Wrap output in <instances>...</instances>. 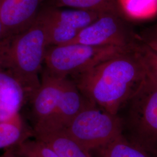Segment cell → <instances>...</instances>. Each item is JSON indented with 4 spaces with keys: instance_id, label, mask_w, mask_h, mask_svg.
<instances>
[{
    "instance_id": "obj_14",
    "label": "cell",
    "mask_w": 157,
    "mask_h": 157,
    "mask_svg": "<svg viewBox=\"0 0 157 157\" xmlns=\"http://www.w3.org/2000/svg\"><path fill=\"white\" fill-rule=\"evenodd\" d=\"M93 151L96 152L97 157H157L130 141L123 134Z\"/></svg>"
},
{
    "instance_id": "obj_3",
    "label": "cell",
    "mask_w": 157,
    "mask_h": 157,
    "mask_svg": "<svg viewBox=\"0 0 157 157\" xmlns=\"http://www.w3.org/2000/svg\"><path fill=\"white\" fill-rule=\"evenodd\" d=\"M126 105H128L126 116L122 118L126 133L124 136L157 157V81L147 72L140 86Z\"/></svg>"
},
{
    "instance_id": "obj_18",
    "label": "cell",
    "mask_w": 157,
    "mask_h": 157,
    "mask_svg": "<svg viewBox=\"0 0 157 157\" xmlns=\"http://www.w3.org/2000/svg\"><path fill=\"white\" fill-rule=\"evenodd\" d=\"M144 65L147 72L157 82V52L143 43L140 39L135 47Z\"/></svg>"
},
{
    "instance_id": "obj_15",
    "label": "cell",
    "mask_w": 157,
    "mask_h": 157,
    "mask_svg": "<svg viewBox=\"0 0 157 157\" xmlns=\"http://www.w3.org/2000/svg\"><path fill=\"white\" fill-rule=\"evenodd\" d=\"M119 10L128 20L144 21L157 15V0H117Z\"/></svg>"
},
{
    "instance_id": "obj_13",
    "label": "cell",
    "mask_w": 157,
    "mask_h": 157,
    "mask_svg": "<svg viewBox=\"0 0 157 157\" xmlns=\"http://www.w3.org/2000/svg\"><path fill=\"white\" fill-rule=\"evenodd\" d=\"M31 137H33V128L26 124L19 114L0 122V149L13 148Z\"/></svg>"
},
{
    "instance_id": "obj_6",
    "label": "cell",
    "mask_w": 157,
    "mask_h": 157,
    "mask_svg": "<svg viewBox=\"0 0 157 157\" xmlns=\"http://www.w3.org/2000/svg\"><path fill=\"white\" fill-rule=\"evenodd\" d=\"M139 41L138 34L121 13L107 12L82 30L70 43L133 49Z\"/></svg>"
},
{
    "instance_id": "obj_12",
    "label": "cell",
    "mask_w": 157,
    "mask_h": 157,
    "mask_svg": "<svg viewBox=\"0 0 157 157\" xmlns=\"http://www.w3.org/2000/svg\"><path fill=\"white\" fill-rule=\"evenodd\" d=\"M30 98L22 85L10 73L0 67V122L11 119Z\"/></svg>"
},
{
    "instance_id": "obj_20",
    "label": "cell",
    "mask_w": 157,
    "mask_h": 157,
    "mask_svg": "<svg viewBox=\"0 0 157 157\" xmlns=\"http://www.w3.org/2000/svg\"><path fill=\"white\" fill-rule=\"evenodd\" d=\"M9 40L10 39H8L4 27L0 21V44L4 46L6 43L8 42Z\"/></svg>"
},
{
    "instance_id": "obj_17",
    "label": "cell",
    "mask_w": 157,
    "mask_h": 157,
    "mask_svg": "<svg viewBox=\"0 0 157 157\" xmlns=\"http://www.w3.org/2000/svg\"><path fill=\"white\" fill-rule=\"evenodd\" d=\"M22 157H59L43 141L29 139L12 148Z\"/></svg>"
},
{
    "instance_id": "obj_21",
    "label": "cell",
    "mask_w": 157,
    "mask_h": 157,
    "mask_svg": "<svg viewBox=\"0 0 157 157\" xmlns=\"http://www.w3.org/2000/svg\"><path fill=\"white\" fill-rule=\"evenodd\" d=\"M0 157H22L12 149V148L6 150L5 152L0 155Z\"/></svg>"
},
{
    "instance_id": "obj_9",
    "label": "cell",
    "mask_w": 157,
    "mask_h": 157,
    "mask_svg": "<svg viewBox=\"0 0 157 157\" xmlns=\"http://www.w3.org/2000/svg\"><path fill=\"white\" fill-rule=\"evenodd\" d=\"M33 132L34 138L49 146L59 157H93L91 152L68 135L63 127L40 122L33 124Z\"/></svg>"
},
{
    "instance_id": "obj_8",
    "label": "cell",
    "mask_w": 157,
    "mask_h": 157,
    "mask_svg": "<svg viewBox=\"0 0 157 157\" xmlns=\"http://www.w3.org/2000/svg\"><path fill=\"white\" fill-rule=\"evenodd\" d=\"M44 0H0V21L9 39L28 28Z\"/></svg>"
},
{
    "instance_id": "obj_4",
    "label": "cell",
    "mask_w": 157,
    "mask_h": 157,
    "mask_svg": "<svg viewBox=\"0 0 157 157\" xmlns=\"http://www.w3.org/2000/svg\"><path fill=\"white\" fill-rule=\"evenodd\" d=\"M133 49L79 43L49 45L45 52L44 71L58 78L72 77L113 56Z\"/></svg>"
},
{
    "instance_id": "obj_16",
    "label": "cell",
    "mask_w": 157,
    "mask_h": 157,
    "mask_svg": "<svg viewBox=\"0 0 157 157\" xmlns=\"http://www.w3.org/2000/svg\"><path fill=\"white\" fill-rule=\"evenodd\" d=\"M51 1L50 4L58 8L66 7L72 9L88 10L100 13L107 12L121 13L117 0H51Z\"/></svg>"
},
{
    "instance_id": "obj_22",
    "label": "cell",
    "mask_w": 157,
    "mask_h": 157,
    "mask_svg": "<svg viewBox=\"0 0 157 157\" xmlns=\"http://www.w3.org/2000/svg\"><path fill=\"white\" fill-rule=\"evenodd\" d=\"M2 52H3V47L2 45L0 44V56L2 54Z\"/></svg>"
},
{
    "instance_id": "obj_10",
    "label": "cell",
    "mask_w": 157,
    "mask_h": 157,
    "mask_svg": "<svg viewBox=\"0 0 157 157\" xmlns=\"http://www.w3.org/2000/svg\"><path fill=\"white\" fill-rule=\"evenodd\" d=\"M44 71L39 89L32 101L34 124L50 119L56 111L59 98L62 80Z\"/></svg>"
},
{
    "instance_id": "obj_5",
    "label": "cell",
    "mask_w": 157,
    "mask_h": 157,
    "mask_svg": "<svg viewBox=\"0 0 157 157\" xmlns=\"http://www.w3.org/2000/svg\"><path fill=\"white\" fill-rule=\"evenodd\" d=\"M63 128L81 146L91 152L122 134L123 122L119 115L90 104Z\"/></svg>"
},
{
    "instance_id": "obj_7",
    "label": "cell",
    "mask_w": 157,
    "mask_h": 157,
    "mask_svg": "<svg viewBox=\"0 0 157 157\" xmlns=\"http://www.w3.org/2000/svg\"><path fill=\"white\" fill-rule=\"evenodd\" d=\"M101 14L88 10L62 9L51 4H43L38 13L45 26L48 46L70 43Z\"/></svg>"
},
{
    "instance_id": "obj_1",
    "label": "cell",
    "mask_w": 157,
    "mask_h": 157,
    "mask_svg": "<svg viewBox=\"0 0 157 157\" xmlns=\"http://www.w3.org/2000/svg\"><path fill=\"white\" fill-rule=\"evenodd\" d=\"M146 74V67L135 48L71 78L91 104L118 115L138 90Z\"/></svg>"
},
{
    "instance_id": "obj_11",
    "label": "cell",
    "mask_w": 157,
    "mask_h": 157,
    "mask_svg": "<svg viewBox=\"0 0 157 157\" xmlns=\"http://www.w3.org/2000/svg\"><path fill=\"white\" fill-rule=\"evenodd\" d=\"M90 104L91 103L82 94L73 80L70 78H65L62 80L61 93L56 111L50 119L41 122H48L64 128Z\"/></svg>"
},
{
    "instance_id": "obj_2",
    "label": "cell",
    "mask_w": 157,
    "mask_h": 157,
    "mask_svg": "<svg viewBox=\"0 0 157 157\" xmlns=\"http://www.w3.org/2000/svg\"><path fill=\"white\" fill-rule=\"evenodd\" d=\"M48 46L45 26L37 14L28 28L10 39L0 56V67L22 85L30 102L40 86L39 74Z\"/></svg>"
},
{
    "instance_id": "obj_19",
    "label": "cell",
    "mask_w": 157,
    "mask_h": 157,
    "mask_svg": "<svg viewBox=\"0 0 157 157\" xmlns=\"http://www.w3.org/2000/svg\"><path fill=\"white\" fill-rule=\"evenodd\" d=\"M141 41L157 52V24L138 34Z\"/></svg>"
}]
</instances>
